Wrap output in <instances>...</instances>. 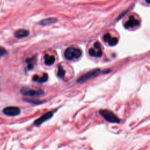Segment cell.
Masks as SVG:
<instances>
[{
    "mask_svg": "<svg viewBox=\"0 0 150 150\" xmlns=\"http://www.w3.org/2000/svg\"><path fill=\"white\" fill-rule=\"evenodd\" d=\"M21 93L25 96L38 97L44 95L45 92L41 89H35L28 87H24L21 89Z\"/></svg>",
    "mask_w": 150,
    "mask_h": 150,
    "instance_id": "cell-1",
    "label": "cell"
},
{
    "mask_svg": "<svg viewBox=\"0 0 150 150\" xmlns=\"http://www.w3.org/2000/svg\"><path fill=\"white\" fill-rule=\"evenodd\" d=\"M81 54L82 52L80 49L73 47L66 49L64 53L65 59L68 60H72L75 59H78L80 57Z\"/></svg>",
    "mask_w": 150,
    "mask_h": 150,
    "instance_id": "cell-2",
    "label": "cell"
},
{
    "mask_svg": "<svg viewBox=\"0 0 150 150\" xmlns=\"http://www.w3.org/2000/svg\"><path fill=\"white\" fill-rule=\"evenodd\" d=\"M100 73H101L100 69H93V70L86 73L85 74H83L82 76H81L78 79L77 81L79 83H84L88 80H90L96 77Z\"/></svg>",
    "mask_w": 150,
    "mask_h": 150,
    "instance_id": "cell-3",
    "label": "cell"
},
{
    "mask_svg": "<svg viewBox=\"0 0 150 150\" xmlns=\"http://www.w3.org/2000/svg\"><path fill=\"white\" fill-rule=\"evenodd\" d=\"M100 114L107 121L112 123H119L120 119L115 114L108 110H101L99 111Z\"/></svg>",
    "mask_w": 150,
    "mask_h": 150,
    "instance_id": "cell-4",
    "label": "cell"
},
{
    "mask_svg": "<svg viewBox=\"0 0 150 150\" xmlns=\"http://www.w3.org/2000/svg\"><path fill=\"white\" fill-rule=\"evenodd\" d=\"M3 112L8 116H16L21 113V110L18 107L9 106L4 108Z\"/></svg>",
    "mask_w": 150,
    "mask_h": 150,
    "instance_id": "cell-5",
    "label": "cell"
},
{
    "mask_svg": "<svg viewBox=\"0 0 150 150\" xmlns=\"http://www.w3.org/2000/svg\"><path fill=\"white\" fill-rule=\"evenodd\" d=\"M53 115V112L52 111H48L43 114L42 116L38 118L36 120L34 121V124L36 126H39L43 122L46 121L47 120L51 118Z\"/></svg>",
    "mask_w": 150,
    "mask_h": 150,
    "instance_id": "cell-6",
    "label": "cell"
},
{
    "mask_svg": "<svg viewBox=\"0 0 150 150\" xmlns=\"http://www.w3.org/2000/svg\"><path fill=\"white\" fill-rule=\"evenodd\" d=\"M139 24H140L139 21L137 19H135V18L133 15H131L129 16L128 20L125 23L124 27L127 29L132 28L139 26Z\"/></svg>",
    "mask_w": 150,
    "mask_h": 150,
    "instance_id": "cell-7",
    "label": "cell"
},
{
    "mask_svg": "<svg viewBox=\"0 0 150 150\" xmlns=\"http://www.w3.org/2000/svg\"><path fill=\"white\" fill-rule=\"evenodd\" d=\"M103 40L104 42L108 43L110 46H115L118 43V39L116 38H112L108 33L104 35Z\"/></svg>",
    "mask_w": 150,
    "mask_h": 150,
    "instance_id": "cell-8",
    "label": "cell"
},
{
    "mask_svg": "<svg viewBox=\"0 0 150 150\" xmlns=\"http://www.w3.org/2000/svg\"><path fill=\"white\" fill-rule=\"evenodd\" d=\"M48 80V74L46 73H43V76L40 77L37 74H35L32 77V80L35 82L38 83H43L47 81Z\"/></svg>",
    "mask_w": 150,
    "mask_h": 150,
    "instance_id": "cell-9",
    "label": "cell"
},
{
    "mask_svg": "<svg viewBox=\"0 0 150 150\" xmlns=\"http://www.w3.org/2000/svg\"><path fill=\"white\" fill-rule=\"evenodd\" d=\"M29 35V31L28 30L21 29L16 30L15 32L14 36L15 38L18 39H21V38L27 37Z\"/></svg>",
    "mask_w": 150,
    "mask_h": 150,
    "instance_id": "cell-10",
    "label": "cell"
},
{
    "mask_svg": "<svg viewBox=\"0 0 150 150\" xmlns=\"http://www.w3.org/2000/svg\"><path fill=\"white\" fill-rule=\"evenodd\" d=\"M88 54L90 56L92 57H100L102 54L101 49H97L96 48H90L88 50Z\"/></svg>",
    "mask_w": 150,
    "mask_h": 150,
    "instance_id": "cell-11",
    "label": "cell"
},
{
    "mask_svg": "<svg viewBox=\"0 0 150 150\" xmlns=\"http://www.w3.org/2000/svg\"><path fill=\"white\" fill-rule=\"evenodd\" d=\"M44 62L45 64L47 66L52 65L55 62V57L53 55H49L48 54H46L44 56Z\"/></svg>",
    "mask_w": 150,
    "mask_h": 150,
    "instance_id": "cell-12",
    "label": "cell"
},
{
    "mask_svg": "<svg viewBox=\"0 0 150 150\" xmlns=\"http://www.w3.org/2000/svg\"><path fill=\"white\" fill-rule=\"evenodd\" d=\"M57 21V19L54 18H46L45 19L42 20L40 22L39 24L42 26H46L49 25L50 24H52Z\"/></svg>",
    "mask_w": 150,
    "mask_h": 150,
    "instance_id": "cell-13",
    "label": "cell"
},
{
    "mask_svg": "<svg viewBox=\"0 0 150 150\" xmlns=\"http://www.w3.org/2000/svg\"><path fill=\"white\" fill-rule=\"evenodd\" d=\"M65 74H66L65 70H64L63 67L60 64H59L57 68V76L60 79H63L64 77Z\"/></svg>",
    "mask_w": 150,
    "mask_h": 150,
    "instance_id": "cell-14",
    "label": "cell"
},
{
    "mask_svg": "<svg viewBox=\"0 0 150 150\" xmlns=\"http://www.w3.org/2000/svg\"><path fill=\"white\" fill-rule=\"evenodd\" d=\"M27 63V67L29 70H32L34 67V62H35V59L33 58H30L26 60Z\"/></svg>",
    "mask_w": 150,
    "mask_h": 150,
    "instance_id": "cell-15",
    "label": "cell"
},
{
    "mask_svg": "<svg viewBox=\"0 0 150 150\" xmlns=\"http://www.w3.org/2000/svg\"><path fill=\"white\" fill-rule=\"evenodd\" d=\"M6 53H7V51L5 48L2 47H0V57L5 55Z\"/></svg>",
    "mask_w": 150,
    "mask_h": 150,
    "instance_id": "cell-16",
    "label": "cell"
},
{
    "mask_svg": "<svg viewBox=\"0 0 150 150\" xmlns=\"http://www.w3.org/2000/svg\"><path fill=\"white\" fill-rule=\"evenodd\" d=\"M146 2L148 4H150V0H146Z\"/></svg>",
    "mask_w": 150,
    "mask_h": 150,
    "instance_id": "cell-17",
    "label": "cell"
}]
</instances>
